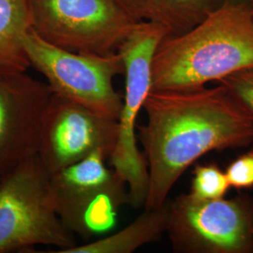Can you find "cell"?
<instances>
[{"label": "cell", "instance_id": "cell-1", "mask_svg": "<svg viewBox=\"0 0 253 253\" xmlns=\"http://www.w3.org/2000/svg\"><path fill=\"white\" fill-rule=\"evenodd\" d=\"M143 109L146 123L137 126L145 150L148 192L145 209L163 206L181 175L214 150L253 143V118L226 88L150 90Z\"/></svg>", "mask_w": 253, "mask_h": 253}, {"label": "cell", "instance_id": "cell-2", "mask_svg": "<svg viewBox=\"0 0 253 253\" xmlns=\"http://www.w3.org/2000/svg\"><path fill=\"white\" fill-rule=\"evenodd\" d=\"M253 67V8L224 3L190 30L160 43L151 90L198 89Z\"/></svg>", "mask_w": 253, "mask_h": 253}, {"label": "cell", "instance_id": "cell-3", "mask_svg": "<svg viewBox=\"0 0 253 253\" xmlns=\"http://www.w3.org/2000/svg\"><path fill=\"white\" fill-rule=\"evenodd\" d=\"M50 177L35 155L0 178V253L36 246L63 253L77 245L56 213Z\"/></svg>", "mask_w": 253, "mask_h": 253}, {"label": "cell", "instance_id": "cell-4", "mask_svg": "<svg viewBox=\"0 0 253 253\" xmlns=\"http://www.w3.org/2000/svg\"><path fill=\"white\" fill-rule=\"evenodd\" d=\"M170 31L163 25L138 22L131 33L119 46L126 78L125 97L118 118V134L115 150L110 157L113 169L125 180L129 206H145L148 192V168L145 155L136 142V122L152 86L154 55Z\"/></svg>", "mask_w": 253, "mask_h": 253}, {"label": "cell", "instance_id": "cell-5", "mask_svg": "<svg viewBox=\"0 0 253 253\" xmlns=\"http://www.w3.org/2000/svg\"><path fill=\"white\" fill-rule=\"evenodd\" d=\"M30 65L42 73L53 94L118 120L122 97L114 79L124 73L118 52L107 55L80 54L56 47L31 29L24 39Z\"/></svg>", "mask_w": 253, "mask_h": 253}, {"label": "cell", "instance_id": "cell-6", "mask_svg": "<svg viewBox=\"0 0 253 253\" xmlns=\"http://www.w3.org/2000/svg\"><path fill=\"white\" fill-rule=\"evenodd\" d=\"M29 5L37 35L73 53L115 54L138 23L114 0H29Z\"/></svg>", "mask_w": 253, "mask_h": 253}, {"label": "cell", "instance_id": "cell-7", "mask_svg": "<svg viewBox=\"0 0 253 253\" xmlns=\"http://www.w3.org/2000/svg\"><path fill=\"white\" fill-rule=\"evenodd\" d=\"M108 157L97 152L51 175L54 208L65 227L84 239L106 233L118 212L129 205L125 180L105 165Z\"/></svg>", "mask_w": 253, "mask_h": 253}, {"label": "cell", "instance_id": "cell-8", "mask_svg": "<svg viewBox=\"0 0 253 253\" xmlns=\"http://www.w3.org/2000/svg\"><path fill=\"white\" fill-rule=\"evenodd\" d=\"M166 233L176 253H253V197L171 201Z\"/></svg>", "mask_w": 253, "mask_h": 253}, {"label": "cell", "instance_id": "cell-9", "mask_svg": "<svg viewBox=\"0 0 253 253\" xmlns=\"http://www.w3.org/2000/svg\"><path fill=\"white\" fill-rule=\"evenodd\" d=\"M118 120L53 94L38 155L50 175L97 152H114Z\"/></svg>", "mask_w": 253, "mask_h": 253}, {"label": "cell", "instance_id": "cell-10", "mask_svg": "<svg viewBox=\"0 0 253 253\" xmlns=\"http://www.w3.org/2000/svg\"><path fill=\"white\" fill-rule=\"evenodd\" d=\"M53 92L26 72L0 71V178L38 155Z\"/></svg>", "mask_w": 253, "mask_h": 253}, {"label": "cell", "instance_id": "cell-11", "mask_svg": "<svg viewBox=\"0 0 253 253\" xmlns=\"http://www.w3.org/2000/svg\"><path fill=\"white\" fill-rule=\"evenodd\" d=\"M138 22L163 25L170 36L198 25L226 0H114Z\"/></svg>", "mask_w": 253, "mask_h": 253}, {"label": "cell", "instance_id": "cell-12", "mask_svg": "<svg viewBox=\"0 0 253 253\" xmlns=\"http://www.w3.org/2000/svg\"><path fill=\"white\" fill-rule=\"evenodd\" d=\"M171 200L163 206L153 209H145V212L129 225L114 235L100 240L76 245L63 253H131L139 248L158 242L166 233L170 215Z\"/></svg>", "mask_w": 253, "mask_h": 253}, {"label": "cell", "instance_id": "cell-13", "mask_svg": "<svg viewBox=\"0 0 253 253\" xmlns=\"http://www.w3.org/2000/svg\"><path fill=\"white\" fill-rule=\"evenodd\" d=\"M31 28L29 0H0V71L27 72L31 66L24 47Z\"/></svg>", "mask_w": 253, "mask_h": 253}, {"label": "cell", "instance_id": "cell-14", "mask_svg": "<svg viewBox=\"0 0 253 253\" xmlns=\"http://www.w3.org/2000/svg\"><path fill=\"white\" fill-rule=\"evenodd\" d=\"M190 194L200 200H217L224 198L231 188L226 173L217 165L202 164L193 170Z\"/></svg>", "mask_w": 253, "mask_h": 253}, {"label": "cell", "instance_id": "cell-15", "mask_svg": "<svg viewBox=\"0 0 253 253\" xmlns=\"http://www.w3.org/2000/svg\"><path fill=\"white\" fill-rule=\"evenodd\" d=\"M253 118V67L231 74L217 82Z\"/></svg>", "mask_w": 253, "mask_h": 253}, {"label": "cell", "instance_id": "cell-16", "mask_svg": "<svg viewBox=\"0 0 253 253\" xmlns=\"http://www.w3.org/2000/svg\"><path fill=\"white\" fill-rule=\"evenodd\" d=\"M225 173L232 188L236 190L253 188V151L236 158L228 165Z\"/></svg>", "mask_w": 253, "mask_h": 253}, {"label": "cell", "instance_id": "cell-17", "mask_svg": "<svg viewBox=\"0 0 253 253\" xmlns=\"http://www.w3.org/2000/svg\"><path fill=\"white\" fill-rule=\"evenodd\" d=\"M225 3L244 5V6H248V7L253 8V0H226Z\"/></svg>", "mask_w": 253, "mask_h": 253}, {"label": "cell", "instance_id": "cell-18", "mask_svg": "<svg viewBox=\"0 0 253 253\" xmlns=\"http://www.w3.org/2000/svg\"></svg>", "mask_w": 253, "mask_h": 253}]
</instances>
